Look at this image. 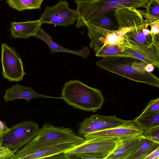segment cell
Instances as JSON below:
<instances>
[{
  "instance_id": "cell-26",
  "label": "cell",
  "mask_w": 159,
  "mask_h": 159,
  "mask_svg": "<svg viewBox=\"0 0 159 159\" xmlns=\"http://www.w3.org/2000/svg\"><path fill=\"white\" fill-rule=\"evenodd\" d=\"M67 159H105L109 154L99 152L66 154Z\"/></svg>"
},
{
  "instance_id": "cell-7",
  "label": "cell",
  "mask_w": 159,
  "mask_h": 159,
  "mask_svg": "<svg viewBox=\"0 0 159 159\" xmlns=\"http://www.w3.org/2000/svg\"><path fill=\"white\" fill-rule=\"evenodd\" d=\"M1 61L3 78L10 82L22 81L26 73L21 58L14 48L2 43Z\"/></svg>"
},
{
  "instance_id": "cell-31",
  "label": "cell",
  "mask_w": 159,
  "mask_h": 159,
  "mask_svg": "<svg viewBox=\"0 0 159 159\" xmlns=\"http://www.w3.org/2000/svg\"><path fill=\"white\" fill-rule=\"evenodd\" d=\"M159 147L152 152L145 159H159Z\"/></svg>"
},
{
  "instance_id": "cell-25",
  "label": "cell",
  "mask_w": 159,
  "mask_h": 159,
  "mask_svg": "<svg viewBox=\"0 0 159 159\" xmlns=\"http://www.w3.org/2000/svg\"><path fill=\"white\" fill-rule=\"evenodd\" d=\"M107 14L99 15L89 20V23L93 25L111 30H115L116 26L113 21L107 16Z\"/></svg>"
},
{
  "instance_id": "cell-34",
  "label": "cell",
  "mask_w": 159,
  "mask_h": 159,
  "mask_svg": "<svg viewBox=\"0 0 159 159\" xmlns=\"http://www.w3.org/2000/svg\"><path fill=\"white\" fill-rule=\"evenodd\" d=\"M3 133L0 131V143H2Z\"/></svg>"
},
{
  "instance_id": "cell-19",
  "label": "cell",
  "mask_w": 159,
  "mask_h": 159,
  "mask_svg": "<svg viewBox=\"0 0 159 159\" xmlns=\"http://www.w3.org/2000/svg\"><path fill=\"white\" fill-rule=\"evenodd\" d=\"M76 144L65 143L48 147L25 155L20 159H49L51 157L64 152L74 147Z\"/></svg>"
},
{
  "instance_id": "cell-20",
  "label": "cell",
  "mask_w": 159,
  "mask_h": 159,
  "mask_svg": "<svg viewBox=\"0 0 159 159\" xmlns=\"http://www.w3.org/2000/svg\"><path fill=\"white\" fill-rule=\"evenodd\" d=\"M159 147V143L144 138L127 159H145Z\"/></svg>"
},
{
  "instance_id": "cell-4",
  "label": "cell",
  "mask_w": 159,
  "mask_h": 159,
  "mask_svg": "<svg viewBox=\"0 0 159 159\" xmlns=\"http://www.w3.org/2000/svg\"><path fill=\"white\" fill-rule=\"evenodd\" d=\"M77 5L78 19L77 28L84 26L86 23L96 16L107 14L118 9L132 7L146 9L149 0H74Z\"/></svg>"
},
{
  "instance_id": "cell-14",
  "label": "cell",
  "mask_w": 159,
  "mask_h": 159,
  "mask_svg": "<svg viewBox=\"0 0 159 159\" xmlns=\"http://www.w3.org/2000/svg\"><path fill=\"white\" fill-rule=\"evenodd\" d=\"M145 25L135 28L126 31L124 34L125 42L135 46H149L156 41H159V34L153 35Z\"/></svg>"
},
{
  "instance_id": "cell-8",
  "label": "cell",
  "mask_w": 159,
  "mask_h": 159,
  "mask_svg": "<svg viewBox=\"0 0 159 159\" xmlns=\"http://www.w3.org/2000/svg\"><path fill=\"white\" fill-rule=\"evenodd\" d=\"M133 120L119 119L116 115L109 116L96 114L86 118L79 124L78 134L83 136L87 134L120 126L133 124Z\"/></svg>"
},
{
  "instance_id": "cell-16",
  "label": "cell",
  "mask_w": 159,
  "mask_h": 159,
  "mask_svg": "<svg viewBox=\"0 0 159 159\" xmlns=\"http://www.w3.org/2000/svg\"><path fill=\"white\" fill-rule=\"evenodd\" d=\"M38 98L61 99V97H53L42 94L36 92L30 87L24 86L17 84L6 89L3 97L5 102L21 99L26 100L28 102L31 99Z\"/></svg>"
},
{
  "instance_id": "cell-2",
  "label": "cell",
  "mask_w": 159,
  "mask_h": 159,
  "mask_svg": "<svg viewBox=\"0 0 159 159\" xmlns=\"http://www.w3.org/2000/svg\"><path fill=\"white\" fill-rule=\"evenodd\" d=\"M84 140L69 128L57 127L46 123L39 129L37 135L21 149L17 151L11 159H20L38 150L61 143H72L77 145Z\"/></svg>"
},
{
  "instance_id": "cell-21",
  "label": "cell",
  "mask_w": 159,
  "mask_h": 159,
  "mask_svg": "<svg viewBox=\"0 0 159 159\" xmlns=\"http://www.w3.org/2000/svg\"><path fill=\"white\" fill-rule=\"evenodd\" d=\"M148 26L152 23L159 21V0H152L145 11L138 10Z\"/></svg>"
},
{
  "instance_id": "cell-18",
  "label": "cell",
  "mask_w": 159,
  "mask_h": 159,
  "mask_svg": "<svg viewBox=\"0 0 159 159\" xmlns=\"http://www.w3.org/2000/svg\"><path fill=\"white\" fill-rule=\"evenodd\" d=\"M42 24L39 20L24 22H11L10 30L14 39H28L33 36Z\"/></svg>"
},
{
  "instance_id": "cell-32",
  "label": "cell",
  "mask_w": 159,
  "mask_h": 159,
  "mask_svg": "<svg viewBox=\"0 0 159 159\" xmlns=\"http://www.w3.org/2000/svg\"><path fill=\"white\" fill-rule=\"evenodd\" d=\"M9 130V128L2 122L0 120V131L4 133L8 131Z\"/></svg>"
},
{
  "instance_id": "cell-5",
  "label": "cell",
  "mask_w": 159,
  "mask_h": 159,
  "mask_svg": "<svg viewBox=\"0 0 159 159\" xmlns=\"http://www.w3.org/2000/svg\"><path fill=\"white\" fill-rule=\"evenodd\" d=\"M39 129L38 124L32 121L16 124L3 133L2 145L11 150H19L37 135Z\"/></svg>"
},
{
  "instance_id": "cell-12",
  "label": "cell",
  "mask_w": 159,
  "mask_h": 159,
  "mask_svg": "<svg viewBox=\"0 0 159 159\" xmlns=\"http://www.w3.org/2000/svg\"><path fill=\"white\" fill-rule=\"evenodd\" d=\"M118 141L102 139L85 140L82 143L75 145L64 153L69 154L99 152L109 155L115 147Z\"/></svg>"
},
{
  "instance_id": "cell-22",
  "label": "cell",
  "mask_w": 159,
  "mask_h": 159,
  "mask_svg": "<svg viewBox=\"0 0 159 159\" xmlns=\"http://www.w3.org/2000/svg\"><path fill=\"white\" fill-rule=\"evenodd\" d=\"M9 6L19 11L40 9L44 0H6Z\"/></svg>"
},
{
  "instance_id": "cell-30",
  "label": "cell",
  "mask_w": 159,
  "mask_h": 159,
  "mask_svg": "<svg viewBox=\"0 0 159 159\" xmlns=\"http://www.w3.org/2000/svg\"><path fill=\"white\" fill-rule=\"evenodd\" d=\"M149 26L151 27L150 32L153 35L159 34V21L152 23Z\"/></svg>"
},
{
  "instance_id": "cell-36",
  "label": "cell",
  "mask_w": 159,
  "mask_h": 159,
  "mask_svg": "<svg viewBox=\"0 0 159 159\" xmlns=\"http://www.w3.org/2000/svg\"><path fill=\"white\" fill-rule=\"evenodd\" d=\"M1 0H0V1H1Z\"/></svg>"
},
{
  "instance_id": "cell-15",
  "label": "cell",
  "mask_w": 159,
  "mask_h": 159,
  "mask_svg": "<svg viewBox=\"0 0 159 159\" xmlns=\"http://www.w3.org/2000/svg\"><path fill=\"white\" fill-rule=\"evenodd\" d=\"M144 138L142 135H140L119 140L105 159H127Z\"/></svg>"
},
{
  "instance_id": "cell-35",
  "label": "cell",
  "mask_w": 159,
  "mask_h": 159,
  "mask_svg": "<svg viewBox=\"0 0 159 159\" xmlns=\"http://www.w3.org/2000/svg\"><path fill=\"white\" fill-rule=\"evenodd\" d=\"M151 0H149L150 1H151Z\"/></svg>"
},
{
  "instance_id": "cell-27",
  "label": "cell",
  "mask_w": 159,
  "mask_h": 159,
  "mask_svg": "<svg viewBox=\"0 0 159 159\" xmlns=\"http://www.w3.org/2000/svg\"><path fill=\"white\" fill-rule=\"evenodd\" d=\"M142 135L145 138L159 143V126L144 130Z\"/></svg>"
},
{
  "instance_id": "cell-23",
  "label": "cell",
  "mask_w": 159,
  "mask_h": 159,
  "mask_svg": "<svg viewBox=\"0 0 159 159\" xmlns=\"http://www.w3.org/2000/svg\"><path fill=\"white\" fill-rule=\"evenodd\" d=\"M144 130L159 126V111L140 115L133 120Z\"/></svg>"
},
{
  "instance_id": "cell-1",
  "label": "cell",
  "mask_w": 159,
  "mask_h": 159,
  "mask_svg": "<svg viewBox=\"0 0 159 159\" xmlns=\"http://www.w3.org/2000/svg\"><path fill=\"white\" fill-rule=\"evenodd\" d=\"M148 63L138 59L125 56L103 57L96 62L98 67L136 82L159 87V79L145 67Z\"/></svg>"
},
{
  "instance_id": "cell-28",
  "label": "cell",
  "mask_w": 159,
  "mask_h": 159,
  "mask_svg": "<svg viewBox=\"0 0 159 159\" xmlns=\"http://www.w3.org/2000/svg\"><path fill=\"white\" fill-rule=\"evenodd\" d=\"M159 111V98L150 100L140 115H145Z\"/></svg>"
},
{
  "instance_id": "cell-13",
  "label": "cell",
  "mask_w": 159,
  "mask_h": 159,
  "mask_svg": "<svg viewBox=\"0 0 159 159\" xmlns=\"http://www.w3.org/2000/svg\"><path fill=\"white\" fill-rule=\"evenodd\" d=\"M114 11L118 30L128 31L147 25L143 17L136 8L127 7L118 9Z\"/></svg>"
},
{
  "instance_id": "cell-24",
  "label": "cell",
  "mask_w": 159,
  "mask_h": 159,
  "mask_svg": "<svg viewBox=\"0 0 159 159\" xmlns=\"http://www.w3.org/2000/svg\"><path fill=\"white\" fill-rule=\"evenodd\" d=\"M123 50L122 47L118 44H106L100 48L95 54L98 57L119 56Z\"/></svg>"
},
{
  "instance_id": "cell-17",
  "label": "cell",
  "mask_w": 159,
  "mask_h": 159,
  "mask_svg": "<svg viewBox=\"0 0 159 159\" xmlns=\"http://www.w3.org/2000/svg\"><path fill=\"white\" fill-rule=\"evenodd\" d=\"M33 37L40 39L45 42L50 49V52L53 54L58 52H65L86 59L90 53V50L87 46L83 47L81 50H76L69 49L59 45L53 41L51 36L47 34L44 30L40 27L37 30Z\"/></svg>"
},
{
  "instance_id": "cell-3",
  "label": "cell",
  "mask_w": 159,
  "mask_h": 159,
  "mask_svg": "<svg viewBox=\"0 0 159 159\" xmlns=\"http://www.w3.org/2000/svg\"><path fill=\"white\" fill-rule=\"evenodd\" d=\"M61 99L69 105L80 110L96 111L104 102L102 92L78 80L66 82L61 90Z\"/></svg>"
},
{
  "instance_id": "cell-10",
  "label": "cell",
  "mask_w": 159,
  "mask_h": 159,
  "mask_svg": "<svg viewBox=\"0 0 159 159\" xmlns=\"http://www.w3.org/2000/svg\"><path fill=\"white\" fill-rule=\"evenodd\" d=\"M121 46L123 50L119 56L135 58L159 68V41L149 46H135L127 43L125 40Z\"/></svg>"
},
{
  "instance_id": "cell-6",
  "label": "cell",
  "mask_w": 159,
  "mask_h": 159,
  "mask_svg": "<svg viewBox=\"0 0 159 159\" xmlns=\"http://www.w3.org/2000/svg\"><path fill=\"white\" fill-rule=\"evenodd\" d=\"M68 2L65 0L59 1L52 7H46L39 19L42 24L49 23L66 27L73 25L78 19L76 10L69 8Z\"/></svg>"
},
{
  "instance_id": "cell-33",
  "label": "cell",
  "mask_w": 159,
  "mask_h": 159,
  "mask_svg": "<svg viewBox=\"0 0 159 159\" xmlns=\"http://www.w3.org/2000/svg\"><path fill=\"white\" fill-rule=\"evenodd\" d=\"M155 66L152 64L148 63L146 66L145 70L147 71L151 72L154 70Z\"/></svg>"
},
{
  "instance_id": "cell-29",
  "label": "cell",
  "mask_w": 159,
  "mask_h": 159,
  "mask_svg": "<svg viewBox=\"0 0 159 159\" xmlns=\"http://www.w3.org/2000/svg\"><path fill=\"white\" fill-rule=\"evenodd\" d=\"M16 151V150H11L8 147L2 145V143H0V159H11Z\"/></svg>"
},
{
  "instance_id": "cell-11",
  "label": "cell",
  "mask_w": 159,
  "mask_h": 159,
  "mask_svg": "<svg viewBox=\"0 0 159 159\" xmlns=\"http://www.w3.org/2000/svg\"><path fill=\"white\" fill-rule=\"evenodd\" d=\"M144 131L143 128L135 122L130 125L91 133L83 137L85 140L102 139L117 141L129 137L143 135Z\"/></svg>"
},
{
  "instance_id": "cell-9",
  "label": "cell",
  "mask_w": 159,
  "mask_h": 159,
  "mask_svg": "<svg viewBox=\"0 0 159 159\" xmlns=\"http://www.w3.org/2000/svg\"><path fill=\"white\" fill-rule=\"evenodd\" d=\"M90 43V46L94 48L97 52L106 44H118L124 40V32L121 30H111L93 25L89 23H86Z\"/></svg>"
}]
</instances>
